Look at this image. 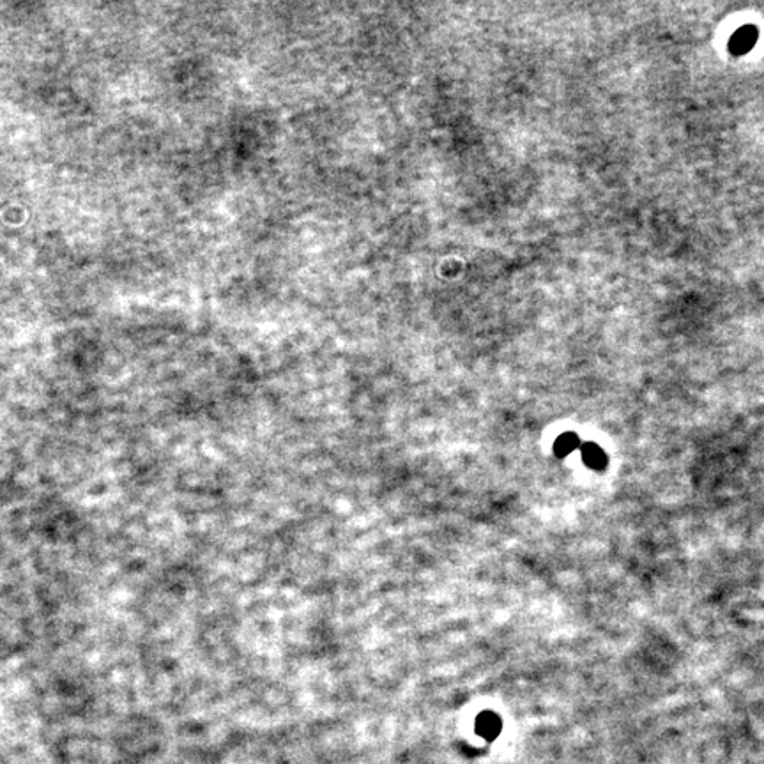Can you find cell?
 I'll return each mask as SVG.
<instances>
[{"mask_svg": "<svg viewBox=\"0 0 764 764\" xmlns=\"http://www.w3.org/2000/svg\"><path fill=\"white\" fill-rule=\"evenodd\" d=\"M757 41V29L752 25H745L739 30H736L732 34L731 41H729V50L734 55H743L748 50L754 48Z\"/></svg>", "mask_w": 764, "mask_h": 764, "instance_id": "6da1fadb", "label": "cell"}, {"mask_svg": "<svg viewBox=\"0 0 764 764\" xmlns=\"http://www.w3.org/2000/svg\"><path fill=\"white\" fill-rule=\"evenodd\" d=\"M476 729H478V732L483 736V738L487 739L497 738V734L501 732V719L496 713H492V711H485V713L479 714L478 720H476Z\"/></svg>", "mask_w": 764, "mask_h": 764, "instance_id": "7a4b0ae2", "label": "cell"}, {"mask_svg": "<svg viewBox=\"0 0 764 764\" xmlns=\"http://www.w3.org/2000/svg\"><path fill=\"white\" fill-rule=\"evenodd\" d=\"M578 448V437L575 434H563L554 444V451L558 457H566Z\"/></svg>", "mask_w": 764, "mask_h": 764, "instance_id": "277c9868", "label": "cell"}, {"mask_svg": "<svg viewBox=\"0 0 764 764\" xmlns=\"http://www.w3.org/2000/svg\"><path fill=\"white\" fill-rule=\"evenodd\" d=\"M582 459L591 469H603L607 466V455L595 442H587L582 446Z\"/></svg>", "mask_w": 764, "mask_h": 764, "instance_id": "3957f363", "label": "cell"}]
</instances>
